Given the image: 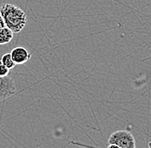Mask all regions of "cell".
Listing matches in <instances>:
<instances>
[{
    "instance_id": "cell-1",
    "label": "cell",
    "mask_w": 151,
    "mask_h": 148,
    "mask_svg": "<svg viewBox=\"0 0 151 148\" xmlns=\"http://www.w3.org/2000/svg\"><path fill=\"white\" fill-rule=\"evenodd\" d=\"M0 13L4 17L6 27L10 28L13 33H20L27 24V14L18 6L4 4L0 7Z\"/></svg>"
},
{
    "instance_id": "cell-2",
    "label": "cell",
    "mask_w": 151,
    "mask_h": 148,
    "mask_svg": "<svg viewBox=\"0 0 151 148\" xmlns=\"http://www.w3.org/2000/svg\"><path fill=\"white\" fill-rule=\"evenodd\" d=\"M108 148H135L136 140L132 134L126 130L113 132L108 138Z\"/></svg>"
},
{
    "instance_id": "cell-3",
    "label": "cell",
    "mask_w": 151,
    "mask_h": 148,
    "mask_svg": "<svg viewBox=\"0 0 151 148\" xmlns=\"http://www.w3.org/2000/svg\"><path fill=\"white\" fill-rule=\"evenodd\" d=\"M17 91V87L14 80L9 75L0 76V101L4 100L14 95Z\"/></svg>"
},
{
    "instance_id": "cell-4",
    "label": "cell",
    "mask_w": 151,
    "mask_h": 148,
    "mask_svg": "<svg viewBox=\"0 0 151 148\" xmlns=\"http://www.w3.org/2000/svg\"><path fill=\"white\" fill-rule=\"evenodd\" d=\"M11 56L16 63V64L22 65L27 63L31 57V54L28 52V51L24 47L18 46L14 48L10 51Z\"/></svg>"
},
{
    "instance_id": "cell-5",
    "label": "cell",
    "mask_w": 151,
    "mask_h": 148,
    "mask_svg": "<svg viewBox=\"0 0 151 148\" xmlns=\"http://www.w3.org/2000/svg\"><path fill=\"white\" fill-rule=\"evenodd\" d=\"M13 31L8 27L0 28V46L9 43L13 39Z\"/></svg>"
},
{
    "instance_id": "cell-6",
    "label": "cell",
    "mask_w": 151,
    "mask_h": 148,
    "mask_svg": "<svg viewBox=\"0 0 151 148\" xmlns=\"http://www.w3.org/2000/svg\"><path fill=\"white\" fill-rule=\"evenodd\" d=\"M0 63L3 64L4 66H6V67H7L8 69H14L15 66L17 65L16 64V63L14 62L12 56H11L10 52H9V53H5V54H4V55L2 56V57H1V59H0Z\"/></svg>"
},
{
    "instance_id": "cell-7",
    "label": "cell",
    "mask_w": 151,
    "mask_h": 148,
    "mask_svg": "<svg viewBox=\"0 0 151 148\" xmlns=\"http://www.w3.org/2000/svg\"><path fill=\"white\" fill-rule=\"evenodd\" d=\"M9 70H10V69H8L6 66H4L3 64L0 63V76H1V77L9 75Z\"/></svg>"
},
{
    "instance_id": "cell-8",
    "label": "cell",
    "mask_w": 151,
    "mask_h": 148,
    "mask_svg": "<svg viewBox=\"0 0 151 148\" xmlns=\"http://www.w3.org/2000/svg\"><path fill=\"white\" fill-rule=\"evenodd\" d=\"M4 27H6V25H5V22H4V20L3 16L0 13V28H4Z\"/></svg>"
}]
</instances>
